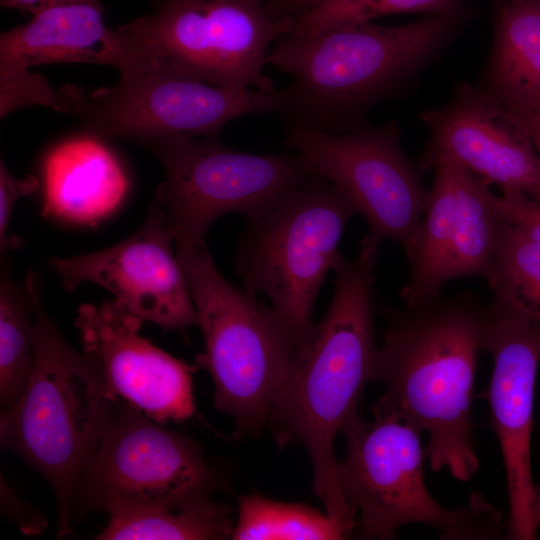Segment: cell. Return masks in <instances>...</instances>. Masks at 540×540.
<instances>
[{
    "label": "cell",
    "mask_w": 540,
    "mask_h": 540,
    "mask_svg": "<svg viewBox=\"0 0 540 540\" xmlns=\"http://www.w3.org/2000/svg\"><path fill=\"white\" fill-rule=\"evenodd\" d=\"M458 166V165H457ZM489 184L458 166L457 205L448 281L490 279L499 219L489 202Z\"/></svg>",
    "instance_id": "obj_23"
},
{
    "label": "cell",
    "mask_w": 540,
    "mask_h": 540,
    "mask_svg": "<svg viewBox=\"0 0 540 540\" xmlns=\"http://www.w3.org/2000/svg\"><path fill=\"white\" fill-rule=\"evenodd\" d=\"M1 506L5 515L25 534H39L46 527L44 516L19 498L4 480H1Z\"/></svg>",
    "instance_id": "obj_29"
},
{
    "label": "cell",
    "mask_w": 540,
    "mask_h": 540,
    "mask_svg": "<svg viewBox=\"0 0 540 540\" xmlns=\"http://www.w3.org/2000/svg\"><path fill=\"white\" fill-rule=\"evenodd\" d=\"M346 443L339 484L362 539H393L405 524L431 526L441 539H497L506 530L501 513L474 492L467 506L448 509L429 493L425 450L417 429L395 415L364 421L357 413L341 430Z\"/></svg>",
    "instance_id": "obj_6"
},
{
    "label": "cell",
    "mask_w": 540,
    "mask_h": 540,
    "mask_svg": "<svg viewBox=\"0 0 540 540\" xmlns=\"http://www.w3.org/2000/svg\"><path fill=\"white\" fill-rule=\"evenodd\" d=\"M143 321L118 301L83 304L75 325L83 356L107 396L164 424L195 410L192 369L139 334Z\"/></svg>",
    "instance_id": "obj_15"
},
{
    "label": "cell",
    "mask_w": 540,
    "mask_h": 540,
    "mask_svg": "<svg viewBox=\"0 0 540 540\" xmlns=\"http://www.w3.org/2000/svg\"><path fill=\"white\" fill-rule=\"evenodd\" d=\"M386 322L370 382L383 386L374 417L395 415L428 434L434 472L459 481L477 472L472 400L489 305L470 291L405 309L377 304Z\"/></svg>",
    "instance_id": "obj_2"
},
{
    "label": "cell",
    "mask_w": 540,
    "mask_h": 540,
    "mask_svg": "<svg viewBox=\"0 0 540 540\" xmlns=\"http://www.w3.org/2000/svg\"><path fill=\"white\" fill-rule=\"evenodd\" d=\"M528 127L533 145L540 160V122L534 118L522 117Z\"/></svg>",
    "instance_id": "obj_32"
},
{
    "label": "cell",
    "mask_w": 540,
    "mask_h": 540,
    "mask_svg": "<svg viewBox=\"0 0 540 540\" xmlns=\"http://www.w3.org/2000/svg\"><path fill=\"white\" fill-rule=\"evenodd\" d=\"M458 0H326L293 21L289 34L313 35L340 25L401 13L449 12Z\"/></svg>",
    "instance_id": "obj_26"
},
{
    "label": "cell",
    "mask_w": 540,
    "mask_h": 540,
    "mask_svg": "<svg viewBox=\"0 0 540 540\" xmlns=\"http://www.w3.org/2000/svg\"><path fill=\"white\" fill-rule=\"evenodd\" d=\"M534 521L537 529L540 528V483L534 486V504H533Z\"/></svg>",
    "instance_id": "obj_33"
},
{
    "label": "cell",
    "mask_w": 540,
    "mask_h": 540,
    "mask_svg": "<svg viewBox=\"0 0 540 540\" xmlns=\"http://www.w3.org/2000/svg\"><path fill=\"white\" fill-rule=\"evenodd\" d=\"M235 540H337L349 538L326 511L302 503H288L258 494L237 499Z\"/></svg>",
    "instance_id": "obj_25"
},
{
    "label": "cell",
    "mask_w": 540,
    "mask_h": 540,
    "mask_svg": "<svg viewBox=\"0 0 540 540\" xmlns=\"http://www.w3.org/2000/svg\"><path fill=\"white\" fill-rule=\"evenodd\" d=\"M379 246L363 238L355 259L338 256L330 305L298 340L267 422L280 447L290 442L304 446L313 468V492L349 537L357 520L340 489L334 442L358 412L370 382L377 349L374 270Z\"/></svg>",
    "instance_id": "obj_1"
},
{
    "label": "cell",
    "mask_w": 540,
    "mask_h": 540,
    "mask_svg": "<svg viewBox=\"0 0 540 540\" xmlns=\"http://www.w3.org/2000/svg\"><path fill=\"white\" fill-rule=\"evenodd\" d=\"M159 1V0H158Z\"/></svg>",
    "instance_id": "obj_35"
},
{
    "label": "cell",
    "mask_w": 540,
    "mask_h": 540,
    "mask_svg": "<svg viewBox=\"0 0 540 540\" xmlns=\"http://www.w3.org/2000/svg\"><path fill=\"white\" fill-rule=\"evenodd\" d=\"M286 147L329 182L365 219V238L409 247L424 215L429 190L400 146L395 121L346 133L291 125Z\"/></svg>",
    "instance_id": "obj_12"
},
{
    "label": "cell",
    "mask_w": 540,
    "mask_h": 540,
    "mask_svg": "<svg viewBox=\"0 0 540 540\" xmlns=\"http://www.w3.org/2000/svg\"><path fill=\"white\" fill-rule=\"evenodd\" d=\"M434 180L417 231L404 251L409 275L399 296L412 307L441 296L448 282L457 205L458 166L448 160L433 165Z\"/></svg>",
    "instance_id": "obj_20"
},
{
    "label": "cell",
    "mask_w": 540,
    "mask_h": 540,
    "mask_svg": "<svg viewBox=\"0 0 540 540\" xmlns=\"http://www.w3.org/2000/svg\"><path fill=\"white\" fill-rule=\"evenodd\" d=\"M37 187L38 180L34 176L16 178L8 171L3 160L0 161V246L2 253L20 245L19 239H11L7 235L8 225L17 199L33 193Z\"/></svg>",
    "instance_id": "obj_28"
},
{
    "label": "cell",
    "mask_w": 540,
    "mask_h": 540,
    "mask_svg": "<svg viewBox=\"0 0 540 540\" xmlns=\"http://www.w3.org/2000/svg\"><path fill=\"white\" fill-rule=\"evenodd\" d=\"M500 190L499 195L492 191L489 193V202L496 217L540 243V202L518 189Z\"/></svg>",
    "instance_id": "obj_27"
},
{
    "label": "cell",
    "mask_w": 540,
    "mask_h": 540,
    "mask_svg": "<svg viewBox=\"0 0 540 540\" xmlns=\"http://www.w3.org/2000/svg\"><path fill=\"white\" fill-rule=\"evenodd\" d=\"M326 0H265L270 14L279 19L293 20Z\"/></svg>",
    "instance_id": "obj_30"
},
{
    "label": "cell",
    "mask_w": 540,
    "mask_h": 540,
    "mask_svg": "<svg viewBox=\"0 0 540 540\" xmlns=\"http://www.w3.org/2000/svg\"><path fill=\"white\" fill-rule=\"evenodd\" d=\"M488 89L521 117L540 108V0H508L496 21Z\"/></svg>",
    "instance_id": "obj_19"
},
{
    "label": "cell",
    "mask_w": 540,
    "mask_h": 540,
    "mask_svg": "<svg viewBox=\"0 0 540 540\" xmlns=\"http://www.w3.org/2000/svg\"><path fill=\"white\" fill-rule=\"evenodd\" d=\"M356 214L329 182L316 175L248 219L237 247L236 273L244 289L269 298L298 339L314 323L317 296L341 254L342 234Z\"/></svg>",
    "instance_id": "obj_8"
},
{
    "label": "cell",
    "mask_w": 540,
    "mask_h": 540,
    "mask_svg": "<svg viewBox=\"0 0 540 540\" xmlns=\"http://www.w3.org/2000/svg\"><path fill=\"white\" fill-rule=\"evenodd\" d=\"M292 26L265 0H159L156 12L119 29L142 59L218 86L272 91L263 67Z\"/></svg>",
    "instance_id": "obj_9"
},
{
    "label": "cell",
    "mask_w": 540,
    "mask_h": 540,
    "mask_svg": "<svg viewBox=\"0 0 540 540\" xmlns=\"http://www.w3.org/2000/svg\"><path fill=\"white\" fill-rule=\"evenodd\" d=\"M51 265L70 291L83 282L107 289L143 322L164 330L197 326V313L163 210L152 202L145 223L109 248Z\"/></svg>",
    "instance_id": "obj_14"
},
{
    "label": "cell",
    "mask_w": 540,
    "mask_h": 540,
    "mask_svg": "<svg viewBox=\"0 0 540 540\" xmlns=\"http://www.w3.org/2000/svg\"><path fill=\"white\" fill-rule=\"evenodd\" d=\"M288 88L262 91L218 86L156 61L120 74L93 91L75 85L57 90L54 110L75 116L95 137L143 144L172 137H214L228 122L251 113L291 112Z\"/></svg>",
    "instance_id": "obj_7"
},
{
    "label": "cell",
    "mask_w": 540,
    "mask_h": 540,
    "mask_svg": "<svg viewBox=\"0 0 540 540\" xmlns=\"http://www.w3.org/2000/svg\"><path fill=\"white\" fill-rule=\"evenodd\" d=\"M98 0H1L4 7L17 9L30 14L32 17L40 12L66 4L80 2H97Z\"/></svg>",
    "instance_id": "obj_31"
},
{
    "label": "cell",
    "mask_w": 540,
    "mask_h": 540,
    "mask_svg": "<svg viewBox=\"0 0 540 540\" xmlns=\"http://www.w3.org/2000/svg\"><path fill=\"white\" fill-rule=\"evenodd\" d=\"M488 285L492 308L540 321V243L499 220Z\"/></svg>",
    "instance_id": "obj_24"
},
{
    "label": "cell",
    "mask_w": 540,
    "mask_h": 540,
    "mask_svg": "<svg viewBox=\"0 0 540 540\" xmlns=\"http://www.w3.org/2000/svg\"><path fill=\"white\" fill-rule=\"evenodd\" d=\"M421 118L430 139L419 168L448 160L488 184L540 202V160L527 124L490 93L462 85L449 103Z\"/></svg>",
    "instance_id": "obj_17"
},
{
    "label": "cell",
    "mask_w": 540,
    "mask_h": 540,
    "mask_svg": "<svg viewBox=\"0 0 540 540\" xmlns=\"http://www.w3.org/2000/svg\"><path fill=\"white\" fill-rule=\"evenodd\" d=\"M453 28L449 12L384 26L372 21L313 35L287 34L266 64L292 78V125L349 131L355 115L405 82L444 44Z\"/></svg>",
    "instance_id": "obj_3"
},
{
    "label": "cell",
    "mask_w": 540,
    "mask_h": 540,
    "mask_svg": "<svg viewBox=\"0 0 540 540\" xmlns=\"http://www.w3.org/2000/svg\"><path fill=\"white\" fill-rule=\"evenodd\" d=\"M170 230L204 339L196 362L212 378L214 406L232 417L235 438L259 437L299 339L271 305L225 279L203 238Z\"/></svg>",
    "instance_id": "obj_4"
},
{
    "label": "cell",
    "mask_w": 540,
    "mask_h": 540,
    "mask_svg": "<svg viewBox=\"0 0 540 540\" xmlns=\"http://www.w3.org/2000/svg\"><path fill=\"white\" fill-rule=\"evenodd\" d=\"M483 350L493 359L487 396L507 478L509 518L505 536L512 540L536 539L530 443L540 362V321L489 305Z\"/></svg>",
    "instance_id": "obj_13"
},
{
    "label": "cell",
    "mask_w": 540,
    "mask_h": 540,
    "mask_svg": "<svg viewBox=\"0 0 540 540\" xmlns=\"http://www.w3.org/2000/svg\"><path fill=\"white\" fill-rule=\"evenodd\" d=\"M109 520L96 539L215 540L232 537V509L202 497L176 504L113 506Z\"/></svg>",
    "instance_id": "obj_21"
},
{
    "label": "cell",
    "mask_w": 540,
    "mask_h": 540,
    "mask_svg": "<svg viewBox=\"0 0 540 540\" xmlns=\"http://www.w3.org/2000/svg\"><path fill=\"white\" fill-rule=\"evenodd\" d=\"M221 487L219 472L197 442L117 399L76 486L71 520L119 505L211 497Z\"/></svg>",
    "instance_id": "obj_10"
},
{
    "label": "cell",
    "mask_w": 540,
    "mask_h": 540,
    "mask_svg": "<svg viewBox=\"0 0 540 540\" xmlns=\"http://www.w3.org/2000/svg\"><path fill=\"white\" fill-rule=\"evenodd\" d=\"M34 364L18 400L1 411L0 440L50 485L57 536L72 535L71 508L80 476L110 417L107 396L83 354L72 349L37 299Z\"/></svg>",
    "instance_id": "obj_5"
},
{
    "label": "cell",
    "mask_w": 540,
    "mask_h": 540,
    "mask_svg": "<svg viewBox=\"0 0 540 540\" xmlns=\"http://www.w3.org/2000/svg\"><path fill=\"white\" fill-rule=\"evenodd\" d=\"M526 117L534 118L540 122V108L536 112H534L532 115H529Z\"/></svg>",
    "instance_id": "obj_34"
},
{
    "label": "cell",
    "mask_w": 540,
    "mask_h": 540,
    "mask_svg": "<svg viewBox=\"0 0 540 540\" xmlns=\"http://www.w3.org/2000/svg\"><path fill=\"white\" fill-rule=\"evenodd\" d=\"M42 281L29 271L24 282L3 274L0 283V403L12 406L23 393L34 364L33 320Z\"/></svg>",
    "instance_id": "obj_22"
},
{
    "label": "cell",
    "mask_w": 540,
    "mask_h": 540,
    "mask_svg": "<svg viewBox=\"0 0 540 540\" xmlns=\"http://www.w3.org/2000/svg\"><path fill=\"white\" fill-rule=\"evenodd\" d=\"M144 145L154 151L165 173L153 203L170 227L203 239L221 216L257 217L316 176L298 154L240 152L214 137L180 136Z\"/></svg>",
    "instance_id": "obj_11"
},
{
    "label": "cell",
    "mask_w": 540,
    "mask_h": 540,
    "mask_svg": "<svg viewBox=\"0 0 540 540\" xmlns=\"http://www.w3.org/2000/svg\"><path fill=\"white\" fill-rule=\"evenodd\" d=\"M44 211L65 220L92 223L123 200L127 179L111 151L95 137L54 147L43 166Z\"/></svg>",
    "instance_id": "obj_18"
},
{
    "label": "cell",
    "mask_w": 540,
    "mask_h": 540,
    "mask_svg": "<svg viewBox=\"0 0 540 540\" xmlns=\"http://www.w3.org/2000/svg\"><path fill=\"white\" fill-rule=\"evenodd\" d=\"M91 63L133 68L137 55L119 28H108L99 1L56 6L0 36V117L41 105L52 108L57 91L32 66Z\"/></svg>",
    "instance_id": "obj_16"
}]
</instances>
